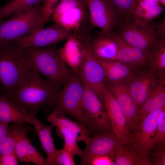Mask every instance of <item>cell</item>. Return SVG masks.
Wrapping results in <instances>:
<instances>
[{"instance_id": "41", "label": "cell", "mask_w": 165, "mask_h": 165, "mask_svg": "<svg viewBox=\"0 0 165 165\" xmlns=\"http://www.w3.org/2000/svg\"><path fill=\"white\" fill-rule=\"evenodd\" d=\"M160 3L162 4L163 6H165V0H159Z\"/></svg>"}, {"instance_id": "29", "label": "cell", "mask_w": 165, "mask_h": 165, "mask_svg": "<svg viewBox=\"0 0 165 165\" xmlns=\"http://www.w3.org/2000/svg\"><path fill=\"white\" fill-rule=\"evenodd\" d=\"M41 0H10L0 9V21L40 4Z\"/></svg>"}, {"instance_id": "1", "label": "cell", "mask_w": 165, "mask_h": 165, "mask_svg": "<svg viewBox=\"0 0 165 165\" xmlns=\"http://www.w3.org/2000/svg\"><path fill=\"white\" fill-rule=\"evenodd\" d=\"M61 87L41 78L34 67L13 93L7 97L36 116L42 107L51 106Z\"/></svg>"}, {"instance_id": "40", "label": "cell", "mask_w": 165, "mask_h": 165, "mask_svg": "<svg viewBox=\"0 0 165 165\" xmlns=\"http://www.w3.org/2000/svg\"><path fill=\"white\" fill-rule=\"evenodd\" d=\"M137 2H142L147 5L156 6L160 5L159 0H137Z\"/></svg>"}, {"instance_id": "13", "label": "cell", "mask_w": 165, "mask_h": 165, "mask_svg": "<svg viewBox=\"0 0 165 165\" xmlns=\"http://www.w3.org/2000/svg\"><path fill=\"white\" fill-rule=\"evenodd\" d=\"M93 134L80 156V165H90L92 159L99 155H107L113 160L119 138L113 132Z\"/></svg>"}, {"instance_id": "34", "label": "cell", "mask_w": 165, "mask_h": 165, "mask_svg": "<svg viewBox=\"0 0 165 165\" xmlns=\"http://www.w3.org/2000/svg\"><path fill=\"white\" fill-rule=\"evenodd\" d=\"M74 156L63 148L56 149L50 165H75Z\"/></svg>"}, {"instance_id": "17", "label": "cell", "mask_w": 165, "mask_h": 165, "mask_svg": "<svg viewBox=\"0 0 165 165\" xmlns=\"http://www.w3.org/2000/svg\"><path fill=\"white\" fill-rule=\"evenodd\" d=\"M103 103L113 133L119 139L126 138L130 133L125 116L116 99L105 86L103 92Z\"/></svg>"}, {"instance_id": "21", "label": "cell", "mask_w": 165, "mask_h": 165, "mask_svg": "<svg viewBox=\"0 0 165 165\" xmlns=\"http://www.w3.org/2000/svg\"><path fill=\"white\" fill-rule=\"evenodd\" d=\"M46 120L51 123V126L56 128H64L72 132L77 141H83L86 144L89 142L90 135L82 124L74 121L60 111L53 109V112L46 116Z\"/></svg>"}, {"instance_id": "32", "label": "cell", "mask_w": 165, "mask_h": 165, "mask_svg": "<svg viewBox=\"0 0 165 165\" xmlns=\"http://www.w3.org/2000/svg\"><path fill=\"white\" fill-rule=\"evenodd\" d=\"M125 19H134L137 0H110Z\"/></svg>"}, {"instance_id": "37", "label": "cell", "mask_w": 165, "mask_h": 165, "mask_svg": "<svg viewBox=\"0 0 165 165\" xmlns=\"http://www.w3.org/2000/svg\"><path fill=\"white\" fill-rule=\"evenodd\" d=\"M90 165H117L109 156L99 155L94 157L90 162Z\"/></svg>"}, {"instance_id": "23", "label": "cell", "mask_w": 165, "mask_h": 165, "mask_svg": "<svg viewBox=\"0 0 165 165\" xmlns=\"http://www.w3.org/2000/svg\"><path fill=\"white\" fill-rule=\"evenodd\" d=\"M33 116L6 96L0 94V123L32 124Z\"/></svg>"}, {"instance_id": "26", "label": "cell", "mask_w": 165, "mask_h": 165, "mask_svg": "<svg viewBox=\"0 0 165 165\" xmlns=\"http://www.w3.org/2000/svg\"><path fill=\"white\" fill-rule=\"evenodd\" d=\"M32 120L42 148L47 155L46 160L49 165H50L56 150L54 143V139L52 136V127L51 126H49L44 125L38 120L36 116H33Z\"/></svg>"}, {"instance_id": "35", "label": "cell", "mask_w": 165, "mask_h": 165, "mask_svg": "<svg viewBox=\"0 0 165 165\" xmlns=\"http://www.w3.org/2000/svg\"><path fill=\"white\" fill-rule=\"evenodd\" d=\"M149 157L152 165H165V146L153 145Z\"/></svg>"}, {"instance_id": "10", "label": "cell", "mask_w": 165, "mask_h": 165, "mask_svg": "<svg viewBox=\"0 0 165 165\" xmlns=\"http://www.w3.org/2000/svg\"><path fill=\"white\" fill-rule=\"evenodd\" d=\"M90 40L87 39L84 42V56L76 73L82 82L93 90L103 103L105 74L101 64L90 50Z\"/></svg>"}, {"instance_id": "43", "label": "cell", "mask_w": 165, "mask_h": 165, "mask_svg": "<svg viewBox=\"0 0 165 165\" xmlns=\"http://www.w3.org/2000/svg\"><path fill=\"white\" fill-rule=\"evenodd\" d=\"M1 7L0 6V9L1 8Z\"/></svg>"}, {"instance_id": "5", "label": "cell", "mask_w": 165, "mask_h": 165, "mask_svg": "<svg viewBox=\"0 0 165 165\" xmlns=\"http://www.w3.org/2000/svg\"><path fill=\"white\" fill-rule=\"evenodd\" d=\"M41 3L0 21V46L24 35L43 28L41 23Z\"/></svg>"}, {"instance_id": "20", "label": "cell", "mask_w": 165, "mask_h": 165, "mask_svg": "<svg viewBox=\"0 0 165 165\" xmlns=\"http://www.w3.org/2000/svg\"><path fill=\"white\" fill-rule=\"evenodd\" d=\"M31 129L21 134L18 138L14 154L20 162L27 163H33L36 165H49L46 159L34 146L28 136Z\"/></svg>"}, {"instance_id": "4", "label": "cell", "mask_w": 165, "mask_h": 165, "mask_svg": "<svg viewBox=\"0 0 165 165\" xmlns=\"http://www.w3.org/2000/svg\"><path fill=\"white\" fill-rule=\"evenodd\" d=\"M25 48L39 74L50 83L64 86L72 70L67 67L58 50L52 46Z\"/></svg>"}, {"instance_id": "30", "label": "cell", "mask_w": 165, "mask_h": 165, "mask_svg": "<svg viewBox=\"0 0 165 165\" xmlns=\"http://www.w3.org/2000/svg\"><path fill=\"white\" fill-rule=\"evenodd\" d=\"M163 10L160 5L150 6L142 2H137L134 12V18L149 21L159 16Z\"/></svg>"}, {"instance_id": "33", "label": "cell", "mask_w": 165, "mask_h": 165, "mask_svg": "<svg viewBox=\"0 0 165 165\" xmlns=\"http://www.w3.org/2000/svg\"><path fill=\"white\" fill-rule=\"evenodd\" d=\"M60 0H41V23L42 26L49 20Z\"/></svg>"}, {"instance_id": "39", "label": "cell", "mask_w": 165, "mask_h": 165, "mask_svg": "<svg viewBox=\"0 0 165 165\" xmlns=\"http://www.w3.org/2000/svg\"><path fill=\"white\" fill-rule=\"evenodd\" d=\"M9 124L8 123H0V139L6 134Z\"/></svg>"}, {"instance_id": "28", "label": "cell", "mask_w": 165, "mask_h": 165, "mask_svg": "<svg viewBox=\"0 0 165 165\" xmlns=\"http://www.w3.org/2000/svg\"><path fill=\"white\" fill-rule=\"evenodd\" d=\"M149 68L159 76L165 75V39L161 41L150 53Z\"/></svg>"}, {"instance_id": "11", "label": "cell", "mask_w": 165, "mask_h": 165, "mask_svg": "<svg viewBox=\"0 0 165 165\" xmlns=\"http://www.w3.org/2000/svg\"><path fill=\"white\" fill-rule=\"evenodd\" d=\"M71 34L61 26L55 23L46 28H42L24 35L11 42L24 48L42 47L51 46L66 40Z\"/></svg>"}, {"instance_id": "8", "label": "cell", "mask_w": 165, "mask_h": 165, "mask_svg": "<svg viewBox=\"0 0 165 165\" xmlns=\"http://www.w3.org/2000/svg\"><path fill=\"white\" fill-rule=\"evenodd\" d=\"M87 11V0H60L52 16L55 23L76 35L81 31Z\"/></svg>"}, {"instance_id": "19", "label": "cell", "mask_w": 165, "mask_h": 165, "mask_svg": "<svg viewBox=\"0 0 165 165\" xmlns=\"http://www.w3.org/2000/svg\"><path fill=\"white\" fill-rule=\"evenodd\" d=\"M58 51L65 64L77 73L84 56V42L81 41L78 35L72 34L66 39L63 46Z\"/></svg>"}, {"instance_id": "24", "label": "cell", "mask_w": 165, "mask_h": 165, "mask_svg": "<svg viewBox=\"0 0 165 165\" xmlns=\"http://www.w3.org/2000/svg\"><path fill=\"white\" fill-rule=\"evenodd\" d=\"M90 47L93 55L98 59L116 60L117 46L109 36L101 33L90 40Z\"/></svg>"}, {"instance_id": "3", "label": "cell", "mask_w": 165, "mask_h": 165, "mask_svg": "<svg viewBox=\"0 0 165 165\" xmlns=\"http://www.w3.org/2000/svg\"><path fill=\"white\" fill-rule=\"evenodd\" d=\"M165 18L155 23L134 18L124 20L114 31L128 43L150 53L165 39Z\"/></svg>"}, {"instance_id": "7", "label": "cell", "mask_w": 165, "mask_h": 165, "mask_svg": "<svg viewBox=\"0 0 165 165\" xmlns=\"http://www.w3.org/2000/svg\"><path fill=\"white\" fill-rule=\"evenodd\" d=\"M83 84L76 73L72 70L69 77L50 107L53 109L68 114L82 124L84 116L82 107Z\"/></svg>"}, {"instance_id": "6", "label": "cell", "mask_w": 165, "mask_h": 165, "mask_svg": "<svg viewBox=\"0 0 165 165\" xmlns=\"http://www.w3.org/2000/svg\"><path fill=\"white\" fill-rule=\"evenodd\" d=\"M82 83V107L84 116L82 124L90 134L97 132H113L104 103L93 90Z\"/></svg>"}, {"instance_id": "27", "label": "cell", "mask_w": 165, "mask_h": 165, "mask_svg": "<svg viewBox=\"0 0 165 165\" xmlns=\"http://www.w3.org/2000/svg\"><path fill=\"white\" fill-rule=\"evenodd\" d=\"M31 128L25 124L13 123L9 125L6 134L0 139V157L14 153L16 142L19 136Z\"/></svg>"}, {"instance_id": "15", "label": "cell", "mask_w": 165, "mask_h": 165, "mask_svg": "<svg viewBox=\"0 0 165 165\" xmlns=\"http://www.w3.org/2000/svg\"><path fill=\"white\" fill-rule=\"evenodd\" d=\"M160 77L149 69L135 72L128 82V87L138 111L156 87Z\"/></svg>"}, {"instance_id": "2", "label": "cell", "mask_w": 165, "mask_h": 165, "mask_svg": "<svg viewBox=\"0 0 165 165\" xmlns=\"http://www.w3.org/2000/svg\"><path fill=\"white\" fill-rule=\"evenodd\" d=\"M34 66L26 49L10 43L0 46V85L7 97L14 92Z\"/></svg>"}, {"instance_id": "25", "label": "cell", "mask_w": 165, "mask_h": 165, "mask_svg": "<svg viewBox=\"0 0 165 165\" xmlns=\"http://www.w3.org/2000/svg\"><path fill=\"white\" fill-rule=\"evenodd\" d=\"M98 59L105 71V83L129 81L134 75L135 72L118 61Z\"/></svg>"}, {"instance_id": "16", "label": "cell", "mask_w": 165, "mask_h": 165, "mask_svg": "<svg viewBox=\"0 0 165 165\" xmlns=\"http://www.w3.org/2000/svg\"><path fill=\"white\" fill-rule=\"evenodd\" d=\"M129 81L107 83L105 86L115 97L121 108L125 116L130 133L138 111L129 91Z\"/></svg>"}, {"instance_id": "18", "label": "cell", "mask_w": 165, "mask_h": 165, "mask_svg": "<svg viewBox=\"0 0 165 165\" xmlns=\"http://www.w3.org/2000/svg\"><path fill=\"white\" fill-rule=\"evenodd\" d=\"M117 165H151L150 159L142 154L127 136L119 139L112 158Z\"/></svg>"}, {"instance_id": "31", "label": "cell", "mask_w": 165, "mask_h": 165, "mask_svg": "<svg viewBox=\"0 0 165 165\" xmlns=\"http://www.w3.org/2000/svg\"><path fill=\"white\" fill-rule=\"evenodd\" d=\"M56 133L58 136L64 140L63 149L74 156H80L82 150L78 146L77 139L70 131L63 128H57Z\"/></svg>"}, {"instance_id": "9", "label": "cell", "mask_w": 165, "mask_h": 165, "mask_svg": "<svg viewBox=\"0 0 165 165\" xmlns=\"http://www.w3.org/2000/svg\"><path fill=\"white\" fill-rule=\"evenodd\" d=\"M89 19L102 34L109 35L125 19L110 0H87Z\"/></svg>"}, {"instance_id": "42", "label": "cell", "mask_w": 165, "mask_h": 165, "mask_svg": "<svg viewBox=\"0 0 165 165\" xmlns=\"http://www.w3.org/2000/svg\"><path fill=\"white\" fill-rule=\"evenodd\" d=\"M1 87L0 85V94H1Z\"/></svg>"}, {"instance_id": "22", "label": "cell", "mask_w": 165, "mask_h": 165, "mask_svg": "<svg viewBox=\"0 0 165 165\" xmlns=\"http://www.w3.org/2000/svg\"><path fill=\"white\" fill-rule=\"evenodd\" d=\"M165 107V75L160 77L152 92L139 109L131 131L150 113Z\"/></svg>"}, {"instance_id": "12", "label": "cell", "mask_w": 165, "mask_h": 165, "mask_svg": "<svg viewBox=\"0 0 165 165\" xmlns=\"http://www.w3.org/2000/svg\"><path fill=\"white\" fill-rule=\"evenodd\" d=\"M165 110V107L149 114L136 125L128 136L140 152L149 158L158 119L161 114Z\"/></svg>"}, {"instance_id": "38", "label": "cell", "mask_w": 165, "mask_h": 165, "mask_svg": "<svg viewBox=\"0 0 165 165\" xmlns=\"http://www.w3.org/2000/svg\"><path fill=\"white\" fill-rule=\"evenodd\" d=\"M19 161L14 153H11L0 157V165H17Z\"/></svg>"}, {"instance_id": "14", "label": "cell", "mask_w": 165, "mask_h": 165, "mask_svg": "<svg viewBox=\"0 0 165 165\" xmlns=\"http://www.w3.org/2000/svg\"><path fill=\"white\" fill-rule=\"evenodd\" d=\"M109 36L117 46L116 61L134 72L142 70L148 65L150 53L128 43L114 31Z\"/></svg>"}, {"instance_id": "36", "label": "cell", "mask_w": 165, "mask_h": 165, "mask_svg": "<svg viewBox=\"0 0 165 165\" xmlns=\"http://www.w3.org/2000/svg\"><path fill=\"white\" fill-rule=\"evenodd\" d=\"M153 145L165 146V110L159 117Z\"/></svg>"}]
</instances>
